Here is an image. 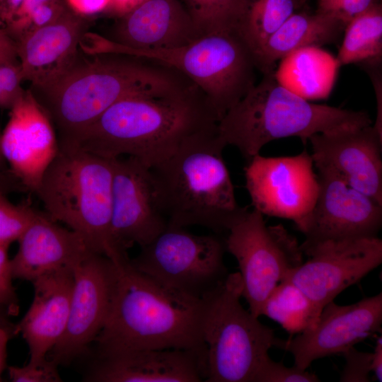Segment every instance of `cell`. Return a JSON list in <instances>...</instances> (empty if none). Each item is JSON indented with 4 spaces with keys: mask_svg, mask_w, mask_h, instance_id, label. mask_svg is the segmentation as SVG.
<instances>
[{
    "mask_svg": "<svg viewBox=\"0 0 382 382\" xmlns=\"http://www.w3.org/2000/svg\"><path fill=\"white\" fill-rule=\"evenodd\" d=\"M195 84L158 61L117 52H79L53 82L29 89L50 117L59 143L74 141L117 101L139 94L184 91Z\"/></svg>",
    "mask_w": 382,
    "mask_h": 382,
    "instance_id": "1",
    "label": "cell"
},
{
    "mask_svg": "<svg viewBox=\"0 0 382 382\" xmlns=\"http://www.w3.org/2000/svg\"><path fill=\"white\" fill-rule=\"evenodd\" d=\"M117 268L115 295L94 343L96 359L140 349H199L205 298L171 289L136 270L128 255L111 259Z\"/></svg>",
    "mask_w": 382,
    "mask_h": 382,
    "instance_id": "2",
    "label": "cell"
},
{
    "mask_svg": "<svg viewBox=\"0 0 382 382\" xmlns=\"http://www.w3.org/2000/svg\"><path fill=\"white\" fill-rule=\"evenodd\" d=\"M218 122L197 86L171 93L139 94L111 105L69 144L108 159L134 157L150 168L189 135Z\"/></svg>",
    "mask_w": 382,
    "mask_h": 382,
    "instance_id": "3",
    "label": "cell"
},
{
    "mask_svg": "<svg viewBox=\"0 0 382 382\" xmlns=\"http://www.w3.org/2000/svg\"><path fill=\"white\" fill-rule=\"evenodd\" d=\"M226 146L215 123L189 135L149 168L168 226H197L216 234L227 233L247 209L236 200L222 155Z\"/></svg>",
    "mask_w": 382,
    "mask_h": 382,
    "instance_id": "4",
    "label": "cell"
},
{
    "mask_svg": "<svg viewBox=\"0 0 382 382\" xmlns=\"http://www.w3.org/2000/svg\"><path fill=\"white\" fill-rule=\"evenodd\" d=\"M371 122L366 112L310 102L270 71L224 115L218 129L226 146L248 161L276 139L296 137L306 143L316 134Z\"/></svg>",
    "mask_w": 382,
    "mask_h": 382,
    "instance_id": "5",
    "label": "cell"
},
{
    "mask_svg": "<svg viewBox=\"0 0 382 382\" xmlns=\"http://www.w3.org/2000/svg\"><path fill=\"white\" fill-rule=\"evenodd\" d=\"M112 159L59 143L35 192L50 219L66 224L91 251L108 257L112 253Z\"/></svg>",
    "mask_w": 382,
    "mask_h": 382,
    "instance_id": "6",
    "label": "cell"
},
{
    "mask_svg": "<svg viewBox=\"0 0 382 382\" xmlns=\"http://www.w3.org/2000/svg\"><path fill=\"white\" fill-rule=\"evenodd\" d=\"M242 289L239 273H229L204 297L205 381L255 382L269 350L283 349L285 340L241 305Z\"/></svg>",
    "mask_w": 382,
    "mask_h": 382,
    "instance_id": "7",
    "label": "cell"
},
{
    "mask_svg": "<svg viewBox=\"0 0 382 382\" xmlns=\"http://www.w3.org/2000/svg\"><path fill=\"white\" fill-rule=\"evenodd\" d=\"M133 54L184 74L207 98L219 122L255 84L254 57L236 30L211 33L175 49Z\"/></svg>",
    "mask_w": 382,
    "mask_h": 382,
    "instance_id": "8",
    "label": "cell"
},
{
    "mask_svg": "<svg viewBox=\"0 0 382 382\" xmlns=\"http://www.w3.org/2000/svg\"><path fill=\"white\" fill-rule=\"evenodd\" d=\"M225 242L216 234L196 235L168 226L141 247L130 263L164 286L203 299L229 274L224 262Z\"/></svg>",
    "mask_w": 382,
    "mask_h": 382,
    "instance_id": "9",
    "label": "cell"
},
{
    "mask_svg": "<svg viewBox=\"0 0 382 382\" xmlns=\"http://www.w3.org/2000/svg\"><path fill=\"white\" fill-rule=\"evenodd\" d=\"M264 215L246 209L227 231L226 250L236 260L242 297L259 318L264 302L287 273L303 262L301 244L282 224L267 226Z\"/></svg>",
    "mask_w": 382,
    "mask_h": 382,
    "instance_id": "10",
    "label": "cell"
},
{
    "mask_svg": "<svg viewBox=\"0 0 382 382\" xmlns=\"http://www.w3.org/2000/svg\"><path fill=\"white\" fill-rule=\"evenodd\" d=\"M247 162L245 186L253 209L262 215L291 220L301 232L319 191L311 154L306 150L291 156L258 154Z\"/></svg>",
    "mask_w": 382,
    "mask_h": 382,
    "instance_id": "11",
    "label": "cell"
},
{
    "mask_svg": "<svg viewBox=\"0 0 382 382\" xmlns=\"http://www.w3.org/2000/svg\"><path fill=\"white\" fill-rule=\"evenodd\" d=\"M74 286L66 328L49 352L57 366L87 353L112 306L117 268L107 256L91 253L73 269Z\"/></svg>",
    "mask_w": 382,
    "mask_h": 382,
    "instance_id": "12",
    "label": "cell"
},
{
    "mask_svg": "<svg viewBox=\"0 0 382 382\" xmlns=\"http://www.w3.org/2000/svg\"><path fill=\"white\" fill-rule=\"evenodd\" d=\"M303 253L307 261L283 280L295 284L323 309L381 264L382 241L379 237L327 241Z\"/></svg>",
    "mask_w": 382,
    "mask_h": 382,
    "instance_id": "13",
    "label": "cell"
},
{
    "mask_svg": "<svg viewBox=\"0 0 382 382\" xmlns=\"http://www.w3.org/2000/svg\"><path fill=\"white\" fill-rule=\"evenodd\" d=\"M109 258L149 244L168 227L156 198L149 168L134 157L112 159Z\"/></svg>",
    "mask_w": 382,
    "mask_h": 382,
    "instance_id": "14",
    "label": "cell"
},
{
    "mask_svg": "<svg viewBox=\"0 0 382 382\" xmlns=\"http://www.w3.org/2000/svg\"><path fill=\"white\" fill-rule=\"evenodd\" d=\"M319 191L301 233L302 251L327 241L376 238L382 226V204L339 176L317 170Z\"/></svg>",
    "mask_w": 382,
    "mask_h": 382,
    "instance_id": "15",
    "label": "cell"
},
{
    "mask_svg": "<svg viewBox=\"0 0 382 382\" xmlns=\"http://www.w3.org/2000/svg\"><path fill=\"white\" fill-rule=\"evenodd\" d=\"M382 294L349 305L332 301L322 309L314 326L285 340L296 366L306 370L315 361L342 354L381 331Z\"/></svg>",
    "mask_w": 382,
    "mask_h": 382,
    "instance_id": "16",
    "label": "cell"
},
{
    "mask_svg": "<svg viewBox=\"0 0 382 382\" xmlns=\"http://www.w3.org/2000/svg\"><path fill=\"white\" fill-rule=\"evenodd\" d=\"M308 141L317 170L339 176L382 204V134L374 126L318 133Z\"/></svg>",
    "mask_w": 382,
    "mask_h": 382,
    "instance_id": "17",
    "label": "cell"
},
{
    "mask_svg": "<svg viewBox=\"0 0 382 382\" xmlns=\"http://www.w3.org/2000/svg\"><path fill=\"white\" fill-rule=\"evenodd\" d=\"M199 37L180 0H146L117 18L110 37H98L96 50L132 54L181 47Z\"/></svg>",
    "mask_w": 382,
    "mask_h": 382,
    "instance_id": "18",
    "label": "cell"
},
{
    "mask_svg": "<svg viewBox=\"0 0 382 382\" xmlns=\"http://www.w3.org/2000/svg\"><path fill=\"white\" fill-rule=\"evenodd\" d=\"M1 146L11 173L26 191L35 193L59 142L50 117L29 89L10 109Z\"/></svg>",
    "mask_w": 382,
    "mask_h": 382,
    "instance_id": "19",
    "label": "cell"
},
{
    "mask_svg": "<svg viewBox=\"0 0 382 382\" xmlns=\"http://www.w3.org/2000/svg\"><path fill=\"white\" fill-rule=\"evenodd\" d=\"M206 353V346L132 351L96 359L86 379L94 382L205 381Z\"/></svg>",
    "mask_w": 382,
    "mask_h": 382,
    "instance_id": "20",
    "label": "cell"
},
{
    "mask_svg": "<svg viewBox=\"0 0 382 382\" xmlns=\"http://www.w3.org/2000/svg\"><path fill=\"white\" fill-rule=\"evenodd\" d=\"M88 23L69 9L54 21L28 34L17 45L22 81L32 88L53 82L71 65Z\"/></svg>",
    "mask_w": 382,
    "mask_h": 382,
    "instance_id": "21",
    "label": "cell"
},
{
    "mask_svg": "<svg viewBox=\"0 0 382 382\" xmlns=\"http://www.w3.org/2000/svg\"><path fill=\"white\" fill-rule=\"evenodd\" d=\"M33 301L13 333H21L30 351V365H42L66 325L74 286L72 268L43 274L33 282Z\"/></svg>",
    "mask_w": 382,
    "mask_h": 382,
    "instance_id": "22",
    "label": "cell"
},
{
    "mask_svg": "<svg viewBox=\"0 0 382 382\" xmlns=\"http://www.w3.org/2000/svg\"><path fill=\"white\" fill-rule=\"evenodd\" d=\"M18 242L11 259L13 277L30 282L62 268L74 269L93 253L79 233L38 210Z\"/></svg>",
    "mask_w": 382,
    "mask_h": 382,
    "instance_id": "23",
    "label": "cell"
},
{
    "mask_svg": "<svg viewBox=\"0 0 382 382\" xmlns=\"http://www.w3.org/2000/svg\"><path fill=\"white\" fill-rule=\"evenodd\" d=\"M345 28L343 22L330 15L295 12L262 47L255 57L257 69L263 74L273 71L277 61L297 50L335 43Z\"/></svg>",
    "mask_w": 382,
    "mask_h": 382,
    "instance_id": "24",
    "label": "cell"
},
{
    "mask_svg": "<svg viewBox=\"0 0 382 382\" xmlns=\"http://www.w3.org/2000/svg\"><path fill=\"white\" fill-rule=\"evenodd\" d=\"M335 59L337 66L381 62L382 6L378 1L345 25Z\"/></svg>",
    "mask_w": 382,
    "mask_h": 382,
    "instance_id": "25",
    "label": "cell"
},
{
    "mask_svg": "<svg viewBox=\"0 0 382 382\" xmlns=\"http://www.w3.org/2000/svg\"><path fill=\"white\" fill-rule=\"evenodd\" d=\"M321 311L295 284L283 280L266 299L260 316L273 320L287 332L295 335L313 328Z\"/></svg>",
    "mask_w": 382,
    "mask_h": 382,
    "instance_id": "26",
    "label": "cell"
},
{
    "mask_svg": "<svg viewBox=\"0 0 382 382\" xmlns=\"http://www.w3.org/2000/svg\"><path fill=\"white\" fill-rule=\"evenodd\" d=\"M301 6L299 0H246L236 30L255 61L270 36Z\"/></svg>",
    "mask_w": 382,
    "mask_h": 382,
    "instance_id": "27",
    "label": "cell"
},
{
    "mask_svg": "<svg viewBox=\"0 0 382 382\" xmlns=\"http://www.w3.org/2000/svg\"><path fill=\"white\" fill-rule=\"evenodd\" d=\"M201 36L236 30L243 16L246 0H183Z\"/></svg>",
    "mask_w": 382,
    "mask_h": 382,
    "instance_id": "28",
    "label": "cell"
},
{
    "mask_svg": "<svg viewBox=\"0 0 382 382\" xmlns=\"http://www.w3.org/2000/svg\"><path fill=\"white\" fill-rule=\"evenodd\" d=\"M68 9L64 0H23L5 29L17 43L35 30L54 21Z\"/></svg>",
    "mask_w": 382,
    "mask_h": 382,
    "instance_id": "29",
    "label": "cell"
},
{
    "mask_svg": "<svg viewBox=\"0 0 382 382\" xmlns=\"http://www.w3.org/2000/svg\"><path fill=\"white\" fill-rule=\"evenodd\" d=\"M0 194V243L11 245L20 238L37 211L29 204H14Z\"/></svg>",
    "mask_w": 382,
    "mask_h": 382,
    "instance_id": "30",
    "label": "cell"
},
{
    "mask_svg": "<svg viewBox=\"0 0 382 382\" xmlns=\"http://www.w3.org/2000/svg\"><path fill=\"white\" fill-rule=\"evenodd\" d=\"M319 378L313 373L295 365L289 367L282 362L274 361L268 356L263 361L255 382H318Z\"/></svg>",
    "mask_w": 382,
    "mask_h": 382,
    "instance_id": "31",
    "label": "cell"
},
{
    "mask_svg": "<svg viewBox=\"0 0 382 382\" xmlns=\"http://www.w3.org/2000/svg\"><path fill=\"white\" fill-rule=\"evenodd\" d=\"M345 359L340 382H369L372 372V352H361L354 347L342 353Z\"/></svg>",
    "mask_w": 382,
    "mask_h": 382,
    "instance_id": "32",
    "label": "cell"
},
{
    "mask_svg": "<svg viewBox=\"0 0 382 382\" xmlns=\"http://www.w3.org/2000/svg\"><path fill=\"white\" fill-rule=\"evenodd\" d=\"M9 246L8 244L0 243V308L5 310L8 315H16L19 306L12 284L13 277L8 253Z\"/></svg>",
    "mask_w": 382,
    "mask_h": 382,
    "instance_id": "33",
    "label": "cell"
},
{
    "mask_svg": "<svg viewBox=\"0 0 382 382\" xmlns=\"http://www.w3.org/2000/svg\"><path fill=\"white\" fill-rule=\"evenodd\" d=\"M378 1L379 0H318L317 12L335 17L346 25L353 18Z\"/></svg>",
    "mask_w": 382,
    "mask_h": 382,
    "instance_id": "34",
    "label": "cell"
},
{
    "mask_svg": "<svg viewBox=\"0 0 382 382\" xmlns=\"http://www.w3.org/2000/svg\"><path fill=\"white\" fill-rule=\"evenodd\" d=\"M57 365L48 359L42 365H26L9 366L8 373L13 382H59L62 381L57 371Z\"/></svg>",
    "mask_w": 382,
    "mask_h": 382,
    "instance_id": "35",
    "label": "cell"
},
{
    "mask_svg": "<svg viewBox=\"0 0 382 382\" xmlns=\"http://www.w3.org/2000/svg\"><path fill=\"white\" fill-rule=\"evenodd\" d=\"M19 65L0 64V108L11 109L25 90Z\"/></svg>",
    "mask_w": 382,
    "mask_h": 382,
    "instance_id": "36",
    "label": "cell"
},
{
    "mask_svg": "<svg viewBox=\"0 0 382 382\" xmlns=\"http://www.w3.org/2000/svg\"><path fill=\"white\" fill-rule=\"evenodd\" d=\"M67 8L75 14L86 18L105 14L110 0H64Z\"/></svg>",
    "mask_w": 382,
    "mask_h": 382,
    "instance_id": "37",
    "label": "cell"
},
{
    "mask_svg": "<svg viewBox=\"0 0 382 382\" xmlns=\"http://www.w3.org/2000/svg\"><path fill=\"white\" fill-rule=\"evenodd\" d=\"M0 64L19 65L17 45L0 24Z\"/></svg>",
    "mask_w": 382,
    "mask_h": 382,
    "instance_id": "38",
    "label": "cell"
},
{
    "mask_svg": "<svg viewBox=\"0 0 382 382\" xmlns=\"http://www.w3.org/2000/svg\"><path fill=\"white\" fill-rule=\"evenodd\" d=\"M146 0H110L105 14L116 18L130 12Z\"/></svg>",
    "mask_w": 382,
    "mask_h": 382,
    "instance_id": "39",
    "label": "cell"
},
{
    "mask_svg": "<svg viewBox=\"0 0 382 382\" xmlns=\"http://www.w3.org/2000/svg\"><path fill=\"white\" fill-rule=\"evenodd\" d=\"M23 0H0V24L6 27L12 21Z\"/></svg>",
    "mask_w": 382,
    "mask_h": 382,
    "instance_id": "40",
    "label": "cell"
},
{
    "mask_svg": "<svg viewBox=\"0 0 382 382\" xmlns=\"http://www.w3.org/2000/svg\"><path fill=\"white\" fill-rule=\"evenodd\" d=\"M16 191H26L10 170L0 171V194L7 195Z\"/></svg>",
    "mask_w": 382,
    "mask_h": 382,
    "instance_id": "41",
    "label": "cell"
},
{
    "mask_svg": "<svg viewBox=\"0 0 382 382\" xmlns=\"http://www.w3.org/2000/svg\"><path fill=\"white\" fill-rule=\"evenodd\" d=\"M372 373L376 379L382 381V337L378 336L374 352H372Z\"/></svg>",
    "mask_w": 382,
    "mask_h": 382,
    "instance_id": "42",
    "label": "cell"
},
{
    "mask_svg": "<svg viewBox=\"0 0 382 382\" xmlns=\"http://www.w3.org/2000/svg\"><path fill=\"white\" fill-rule=\"evenodd\" d=\"M10 337L8 330L0 325V381L1 375L6 366V347Z\"/></svg>",
    "mask_w": 382,
    "mask_h": 382,
    "instance_id": "43",
    "label": "cell"
},
{
    "mask_svg": "<svg viewBox=\"0 0 382 382\" xmlns=\"http://www.w3.org/2000/svg\"><path fill=\"white\" fill-rule=\"evenodd\" d=\"M6 161L3 155V152H2L1 146V134H0V171H6L9 170L6 168Z\"/></svg>",
    "mask_w": 382,
    "mask_h": 382,
    "instance_id": "44",
    "label": "cell"
},
{
    "mask_svg": "<svg viewBox=\"0 0 382 382\" xmlns=\"http://www.w3.org/2000/svg\"><path fill=\"white\" fill-rule=\"evenodd\" d=\"M307 0H299L301 5H303Z\"/></svg>",
    "mask_w": 382,
    "mask_h": 382,
    "instance_id": "45",
    "label": "cell"
}]
</instances>
